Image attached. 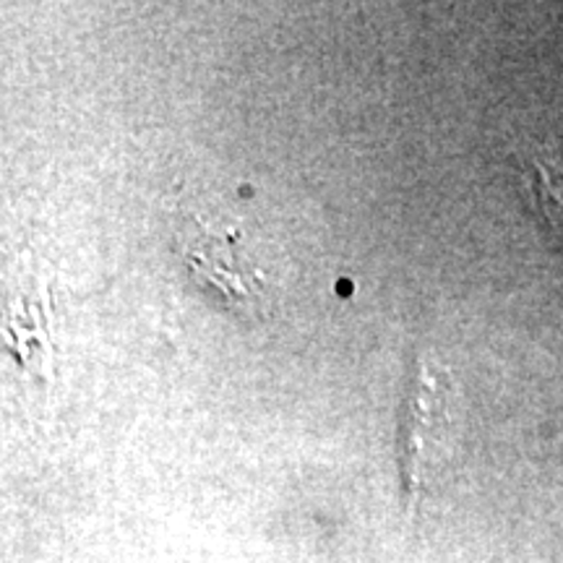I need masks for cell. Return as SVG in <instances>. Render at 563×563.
I'll return each mask as SVG.
<instances>
[{
  "mask_svg": "<svg viewBox=\"0 0 563 563\" xmlns=\"http://www.w3.org/2000/svg\"><path fill=\"white\" fill-rule=\"evenodd\" d=\"M452 382L441 365L431 357H420L415 365L410 391L402 407V475L405 490L410 493V501L420 493L428 467L446 452L449 428H452Z\"/></svg>",
  "mask_w": 563,
  "mask_h": 563,
  "instance_id": "6da1fadb",
  "label": "cell"
},
{
  "mask_svg": "<svg viewBox=\"0 0 563 563\" xmlns=\"http://www.w3.org/2000/svg\"><path fill=\"white\" fill-rule=\"evenodd\" d=\"M183 256L196 279L214 290L224 306L235 311H258L266 300L264 277L249 264L243 245L232 230L191 222V232L183 241Z\"/></svg>",
  "mask_w": 563,
  "mask_h": 563,
  "instance_id": "7a4b0ae2",
  "label": "cell"
},
{
  "mask_svg": "<svg viewBox=\"0 0 563 563\" xmlns=\"http://www.w3.org/2000/svg\"><path fill=\"white\" fill-rule=\"evenodd\" d=\"M525 180L555 241L563 245V162L532 157L527 162Z\"/></svg>",
  "mask_w": 563,
  "mask_h": 563,
  "instance_id": "3957f363",
  "label": "cell"
}]
</instances>
